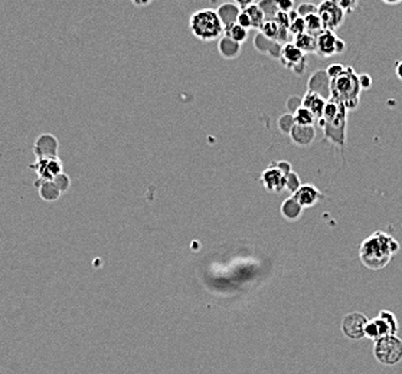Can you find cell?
Wrapping results in <instances>:
<instances>
[{
    "label": "cell",
    "instance_id": "cell-40",
    "mask_svg": "<svg viewBox=\"0 0 402 374\" xmlns=\"http://www.w3.org/2000/svg\"><path fill=\"white\" fill-rule=\"evenodd\" d=\"M336 54H342L345 49H346V44L343 42V40L340 39V37H338L336 39Z\"/></svg>",
    "mask_w": 402,
    "mask_h": 374
},
{
    "label": "cell",
    "instance_id": "cell-22",
    "mask_svg": "<svg viewBox=\"0 0 402 374\" xmlns=\"http://www.w3.org/2000/svg\"><path fill=\"white\" fill-rule=\"evenodd\" d=\"M224 36L231 37L232 40H235V42H238V44H243V42H246L247 37H248V30L244 29L243 26H239L238 23H235V25H232V26L225 29V35Z\"/></svg>",
    "mask_w": 402,
    "mask_h": 374
},
{
    "label": "cell",
    "instance_id": "cell-7",
    "mask_svg": "<svg viewBox=\"0 0 402 374\" xmlns=\"http://www.w3.org/2000/svg\"><path fill=\"white\" fill-rule=\"evenodd\" d=\"M278 59L286 68L294 71L297 75H302L306 69V55L294 44L287 42L286 45H283Z\"/></svg>",
    "mask_w": 402,
    "mask_h": 374
},
{
    "label": "cell",
    "instance_id": "cell-34",
    "mask_svg": "<svg viewBox=\"0 0 402 374\" xmlns=\"http://www.w3.org/2000/svg\"><path fill=\"white\" fill-rule=\"evenodd\" d=\"M303 107V98H300V97H292V98H289V101H287V110H289V112L290 114H296V111L299 110V108H302Z\"/></svg>",
    "mask_w": 402,
    "mask_h": 374
},
{
    "label": "cell",
    "instance_id": "cell-31",
    "mask_svg": "<svg viewBox=\"0 0 402 374\" xmlns=\"http://www.w3.org/2000/svg\"><path fill=\"white\" fill-rule=\"evenodd\" d=\"M379 317H381L382 320H385V322L388 324V327H389V329H391V332H392V336H396V332H398V321H396L395 314L391 312V311H388V310H382V311L379 312Z\"/></svg>",
    "mask_w": 402,
    "mask_h": 374
},
{
    "label": "cell",
    "instance_id": "cell-33",
    "mask_svg": "<svg viewBox=\"0 0 402 374\" xmlns=\"http://www.w3.org/2000/svg\"><path fill=\"white\" fill-rule=\"evenodd\" d=\"M278 25L280 29H286V30H290V25H292V21H290V13H285V12H278L275 19H274Z\"/></svg>",
    "mask_w": 402,
    "mask_h": 374
},
{
    "label": "cell",
    "instance_id": "cell-20",
    "mask_svg": "<svg viewBox=\"0 0 402 374\" xmlns=\"http://www.w3.org/2000/svg\"><path fill=\"white\" fill-rule=\"evenodd\" d=\"M304 55L306 54H313L316 52V36L304 32L299 36L294 37V42H293Z\"/></svg>",
    "mask_w": 402,
    "mask_h": 374
},
{
    "label": "cell",
    "instance_id": "cell-21",
    "mask_svg": "<svg viewBox=\"0 0 402 374\" xmlns=\"http://www.w3.org/2000/svg\"><path fill=\"white\" fill-rule=\"evenodd\" d=\"M244 12L248 15V18H250V21H251V28L260 30V29L263 28L264 22H265V18H264V13H263V11L260 9L258 4L254 2V4H253L248 9H246Z\"/></svg>",
    "mask_w": 402,
    "mask_h": 374
},
{
    "label": "cell",
    "instance_id": "cell-3",
    "mask_svg": "<svg viewBox=\"0 0 402 374\" xmlns=\"http://www.w3.org/2000/svg\"><path fill=\"white\" fill-rule=\"evenodd\" d=\"M189 28L193 36L199 40H204V42L221 39L225 35L221 18L214 9L196 11L189 19Z\"/></svg>",
    "mask_w": 402,
    "mask_h": 374
},
{
    "label": "cell",
    "instance_id": "cell-5",
    "mask_svg": "<svg viewBox=\"0 0 402 374\" xmlns=\"http://www.w3.org/2000/svg\"><path fill=\"white\" fill-rule=\"evenodd\" d=\"M368 318L362 312H350L346 314L342 320V332L349 340H360L365 339V329L368 325Z\"/></svg>",
    "mask_w": 402,
    "mask_h": 374
},
{
    "label": "cell",
    "instance_id": "cell-11",
    "mask_svg": "<svg viewBox=\"0 0 402 374\" xmlns=\"http://www.w3.org/2000/svg\"><path fill=\"white\" fill-rule=\"evenodd\" d=\"M336 39L335 32L323 30L316 36V54L321 58H329L336 54Z\"/></svg>",
    "mask_w": 402,
    "mask_h": 374
},
{
    "label": "cell",
    "instance_id": "cell-19",
    "mask_svg": "<svg viewBox=\"0 0 402 374\" xmlns=\"http://www.w3.org/2000/svg\"><path fill=\"white\" fill-rule=\"evenodd\" d=\"M218 51L221 54L222 58H226V59H234L239 55L241 52V44L235 42V40H232L231 37L228 36H222L219 39V45H218Z\"/></svg>",
    "mask_w": 402,
    "mask_h": 374
},
{
    "label": "cell",
    "instance_id": "cell-24",
    "mask_svg": "<svg viewBox=\"0 0 402 374\" xmlns=\"http://www.w3.org/2000/svg\"><path fill=\"white\" fill-rule=\"evenodd\" d=\"M304 22H306V32L313 35V36H317L318 33H321V32L325 30L323 29V23H321L320 16L317 13L304 18Z\"/></svg>",
    "mask_w": 402,
    "mask_h": 374
},
{
    "label": "cell",
    "instance_id": "cell-29",
    "mask_svg": "<svg viewBox=\"0 0 402 374\" xmlns=\"http://www.w3.org/2000/svg\"><path fill=\"white\" fill-rule=\"evenodd\" d=\"M258 6H260V9L264 13L265 21H274L277 13L280 12L278 8H277V4L272 2V0H267V2H260Z\"/></svg>",
    "mask_w": 402,
    "mask_h": 374
},
{
    "label": "cell",
    "instance_id": "cell-37",
    "mask_svg": "<svg viewBox=\"0 0 402 374\" xmlns=\"http://www.w3.org/2000/svg\"><path fill=\"white\" fill-rule=\"evenodd\" d=\"M339 8L346 13H352L353 9L357 8V2H355V0H348V2H343V0H340V2H338Z\"/></svg>",
    "mask_w": 402,
    "mask_h": 374
},
{
    "label": "cell",
    "instance_id": "cell-10",
    "mask_svg": "<svg viewBox=\"0 0 402 374\" xmlns=\"http://www.w3.org/2000/svg\"><path fill=\"white\" fill-rule=\"evenodd\" d=\"M307 91L314 93L320 95L325 101H329L332 98V91H331V78L326 74V69L314 72L307 84Z\"/></svg>",
    "mask_w": 402,
    "mask_h": 374
},
{
    "label": "cell",
    "instance_id": "cell-4",
    "mask_svg": "<svg viewBox=\"0 0 402 374\" xmlns=\"http://www.w3.org/2000/svg\"><path fill=\"white\" fill-rule=\"evenodd\" d=\"M374 356L384 366H396L402 361V340L398 336H386L377 340Z\"/></svg>",
    "mask_w": 402,
    "mask_h": 374
},
{
    "label": "cell",
    "instance_id": "cell-42",
    "mask_svg": "<svg viewBox=\"0 0 402 374\" xmlns=\"http://www.w3.org/2000/svg\"><path fill=\"white\" fill-rule=\"evenodd\" d=\"M384 4H385V5H391V6H395V5H399L401 2H388V0H385V2H384Z\"/></svg>",
    "mask_w": 402,
    "mask_h": 374
},
{
    "label": "cell",
    "instance_id": "cell-18",
    "mask_svg": "<svg viewBox=\"0 0 402 374\" xmlns=\"http://www.w3.org/2000/svg\"><path fill=\"white\" fill-rule=\"evenodd\" d=\"M217 12H218L221 22H222L225 29L235 25L236 21H238V16L241 13V11L238 9V6L235 4H225V5L219 6V9Z\"/></svg>",
    "mask_w": 402,
    "mask_h": 374
},
{
    "label": "cell",
    "instance_id": "cell-12",
    "mask_svg": "<svg viewBox=\"0 0 402 374\" xmlns=\"http://www.w3.org/2000/svg\"><path fill=\"white\" fill-rule=\"evenodd\" d=\"M294 197L302 204L303 209H309V207H313L321 199V193L313 185H303L294 194Z\"/></svg>",
    "mask_w": 402,
    "mask_h": 374
},
{
    "label": "cell",
    "instance_id": "cell-9",
    "mask_svg": "<svg viewBox=\"0 0 402 374\" xmlns=\"http://www.w3.org/2000/svg\"><path fill=\"white\" fill-rule=\"evenodd\" d=\"M325 132V136L329 141L333 144L343 147L345 146V137H346V111L342 112L339 117H336L331 122H325L320 126Z\"/></svg>",
    "mask_w": 402,
    "mask_h": 374
},
{
    "label": "cell",
    "instance_id": "cell-32",
    "mask_svg": "<svg viewBox=\"0 0 402 374\" xmlns=\"http://www.w3.org/2000/svg\"><path fill=\"white\" fill-rule=\"evenodd\" d=\"M317 11H318V6H316V5H313V4H303V5H300L299 8H297V15L300 16V18H307V16H310V15H314V13H317Z\"/></svg>",
    "mask_w": 402,
    "mask_h": 374
},
{
    "label": "cell",
    "instance_id": "cell-17",
    "mask_svg": "<svg viewBox=\"0 0 402 374\" xmlns=\"http://www.w3.org/2000/svg\"><path fill=\"white\" fill-rule=\"evenodd\" d=\"M326 103L328 101H325L320 95H317L314 93H310V91H307L304 98H303V107L307 108L314 115L316 121L323 117Z\"/></svg>",
    "mask_w": 402,
    "mask_h": 374
},
{
    "label": "cell",
    "instance_id": "cell-8",
    "mask_svg": "<svg viewBox=\"0 0 402 374\" xmlns=\"http://www.w3.org/2000/svg\"><path fill=\"white\" fill-rule=\"evenodd\" d=\"M286 177L287 175L281 170L277 163H271L261 175V182L264 189L271 193H280L286 190Z\"/></svg>",
    "mask_w": 402,
    "mask_h": 374
},
{
    "label": "cell",
    "instance_id": "cell-27",
    "mask_svg": "<svg viewBox=\"0 0 402 374\" xmlns=\"http://www.w3.org/2000/svg\"><path fill=\"white\" fill-rule=\"evenodd\" d=\"M278 32H280V28H278V25H277L275 21H265L264 25H263V28L260 29V33H263L267 39L274 40V42H277Z\"/></svg>",
    "mask_w": 402,
    "mask_h": 374
},
{
    "label": "cell",
    "instance_id": "cell-36",
    "mask_svg": "<svg viewBox=\"0 0 402 374\" xmlns=\"http://www.w3.org/2000/svg\"><path fill=\"white\" fill-rule=\"evenodd\" d=\"M277 4V8L280 12H285V13H292L293 12V0H278Z\"/></svg>",
    "mask_w": 402,
    "mask_h": 374
},
{
    "label": "cell",
    "instance_id": "cell-16",
    "mask_svg": "<svg viewBox=\"0 0 402 374\" xmlns=\"http://www.w3.org/2000/svg\"><path fill=\"white\" fill-rule=\"evenodd\" d=\"M281 215L289 222H296L302 218L303 215V207L302 204L297 201V199L294 196L287 197L283 203H281Z\"/></svg>",
    "mask_w": 402,
    "mask_h": 374
},
{
    "label": "cell",
    "instance_id": "cell-41",
    "mask_svg": "<svg viewBox=\"0 0 402 374\" xmlns=\"http://www.w3.org/2000/svg\"><path fill=\"white\" fill-rule=\"evenodd\" d=\"M395 72H396V76L402 81V59L396 62V65H395Z\"/></svg>",
    "mask_w": 402,
    "mask_h": 374
},
{
    "label": "cell",
    "instance_id": "cell-13",
    "mask_svg": "<svg viewBox=\"0 0 402 374\" xmlns=\"http://www.w3.org/2000/svg\"><path fill=\"white\" fill-rule=\"evenodd\" d=\"M365 336L371 340H379L382 337H386V336H392V332L388 327V324L385 322V320H382L379 315L374 320H369L368 321V325H367V329H365Z\"/></svg>",
    "mask_w": 402,
    "mask_h": 374
},
{
    "label": "cell",
    "instance_id": "cell-39",
    "mask_svg": "<svg viewBox=\"0 0 402 374\" xmlns=\"http://www.w3.org/2000/svg\"><path fill=\"white\" fill-rule=\"evenodd\" d=\"M236 23H238L239 26H243V28L247 29V30H248V29H253V28H251V21H250V18H248V15H247L246 12H241V13H239Z\"/></svg>",
    "mask_w": 402,
    "mask_h": 374
},
{
    "label": "cell",
    "instance_id": "cell-28",
    "mask_svg": "<svg viewBox=\"0 0 402 374\" xmlns=\"http://www.w3.org/2000/svg\"><path fill=\"white\" fill-rule=\"evenodd\" d=\"M272 45H274V40L267 39L263 33L255 35V37H254V47H255L257 51H260V52H263V54H270V49L272 48Z\"/></svg>",
    "mask_w": 402,
    "mask_h": 374
},
{
    "label": "cell",
    "instance_id": "cell-26",
    "mask_svg": "<svg viewBox=\"0 0 402 374\" xmlns=\"http://www.w3.org/2000/svg\"><path fill=\"white\" fill-rule=\"evenodd\" d=\"M294 126H296L294 115L290 114V112H286V114H283L278 118V129H280L281 133L290 136V133H292Z\"/></svg>",
    "mask_w": 402,
    "mask_h": 374
},
{
    "label": "cell",
    "instance_id": "cell-38",
    "mask_svg": "<svg viewBox=\"0 0 402 374\" xmlns=\"http://www.w3.org/2000/svg\"><path fill=\"white\" fill-rule=\"evenodd\" d=\"M359 84L360 90H368L372 87V78L368 74H362L359 75Z\"/></svg>",
    "mask_w": 402,
    "mask_h": 374
},
{
    "label": "cell",
    "instance_id": "cell-30",
    "mask_svg": "<svg viewBox=\"0 0 402 374\" xmlns=\"http://www.w3.org/2000/svg\"><path fill=\"white\" fill-rule=\"evenodd\" d=\"M302 186H303V183H302V180H300L297 173L292 172V173L287 175V177H286V190L287 192H290L294 196Z\"/></svg>",
    "mask_w": 402,
    "mask_h": 374
},
{
    "label": "cell",
    "instance_id": "cell-2",
    "mask_svg": "<svg viewBox=\"0 0 402 374\" xmlns=\"http://www.w3.org/2000/svg\"><path fill=\"white\" fill-rule=\"evenodd\" d=\"M331 100L340 101L346 110H355L359 104L362 91L359 84V75L355 74L352 66H346L339 76L331 79Z\"/></svg>",
    "mask_w": 402,
    "mask_h": 374
},
{
    "label": "cell",
    "instance_id": "cell-14",
    "mask_svg": "<svg viewBox=\"0 0 402 374\" xmlns=\"http://www.w3.org/2000/svg\"><path fill=\"white\" fill-rule=\"evenodd\" d=\"M33 168L38 170L39 176L47 179V180H52L62 170L59 161L58 160H52V158H45V160L41 158L33 165Z\"/></svg>",
    "mask_w": 402,
    "mask_h": 374
},
{
    "label": "cell",
    "instance_id": "cell-25",
    "mask_svg": "<svg viewBox=\"0 0 402 374\" xmlns=\"http://www.w3.org/2000/svg\"><path fill=\"white\" fill-rule=\"evenodd\" d=\"M290 21H292V25H290V35H293L294 37L304 33L306 32V22L303 18H300L297 15L296 11H293L290 13Z\"/></svg>",
    "mask_w": 402,
    "mask_h": 374
},
{
    "label": "cell",
    "instance_id": "cell-35",
    "mask_svg": "<svg viewBox=\"0 0 402 374\" xmlns=\"http://www.w3.org/2000/svg\"><path fill=\"white\" fill-rule=\"evenodd\" d=\"M345 68H346V66H343V65H340V64H332V65H329V66L326 68V74H328V76H329L331 79H335L336 76H339V75L345 71Z\"/></svg>",
    "mask_w": 402,
    "mask_h": 374
},
{
    "label": "cell",
    "instance_id": "cell-6",
    "mask_svg": "<svg viewBox=\"0 0 402 374\" xmlns=\"http://www.w3.org/2000/svg\"><path fill=\"white\" fill-rule=\"evenodd\" d=\"M317 15L320 16L321 23H323V29L331 32L339 29L345 19V12L339 8L338 2H331V0H326V2H321L318 5Z\"/></svg>",
    "mask_w": 402,
    "mask_h": 374
},
{
    "label": "cell",
    "instance_id": "cell-15",
    "mask_svg": "<svg viewBox=\"0 0 402 374\" xmlns=\"http://www.w3.org/2000/svg\"><path fill=\"white\" fill-rule=\"evenodd\" d=\"M292 141L294 144H297L299 147H309L314 139H316V129L313 127H303V126H296L293 127L292 133H290Z\"/></svg>",
    "mask_w": 402,
    "mask_h": 374
},
{
    "label": "cell",
    "instance_id": "cell-1",
    "mask_svg": "<svg viewBox=\"0 0 402 374\" xmlns=\"http://www.w3.org/2000/svg\"><path fill=\"white\" fill-rule=\"evenodd\" d=\"M399 251V243L389 233L377 230L362 242L359 258L368 269H384Z\"/></svg>",
    "mask_w": 402,
    "mask_h": 374
},
{
    "label": "cell",
    "instance_id": "cell-23",
    "mask_svg": "<svg viewBox=\"0 0 402 374\" xmlns=\"http://www.w3.org/2000/svg\"><path fill=\"white\" fill-rule=\"evenodd\" d=\"M294 121L297 126H303V127H313L316 124V118L314 115L304 107L299 108L294 114Z\"/></svg>",
    "mask_w": 402,
    "mask_h": 374
}]
</instances>
